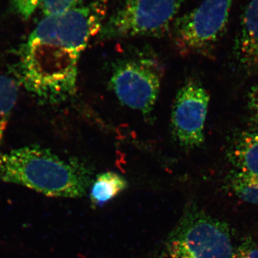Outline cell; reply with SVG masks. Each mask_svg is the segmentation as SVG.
I'll list each match as a JSON object with an SVG mask.
<instances>
[{"mask_svg":"<svg viewBox=\"0 0 258 258\" xmlns=\"http://www.w3.org/2000/svg\"><path fill=\"white\" fill-rule=\"evenodd\" d=\"M228 224L189 203L164 245L166 258H232Z\"/></svg>","mask_w":258,"mask_h":258,"instance_id":"7a4b0ae2","label":"cell"},{"mask_svg":"<svg viewBox=\"0 0 258 258\" xmlns=\"http://www.w3.org/2000/svg\"><path fill=\"white\" fill-rule=\"evenodd\" d=\"M128 186L126 180L115 172L107 171L93 180L90 200L93 207L101 208L123 192Z\"/></svg>","mask_w":258,"mask_h":258,"instance_id":"9c48e42d","label":"cell"},{"mask_svg":"<svg viewBox=\"0 0 258 258\" xmlns=\"http://www.w3.org/2000/svg\"><path fill=\"white\" fill-rule=\"evenodd\" d=\"M43 0H12L13 8L23 19H29L41 6Z\"/></svg>","mask_w":258,"mask_h":258,"instance_id":"5bb4252c","label":"cell"},{"mask_svg":"<svg viewBox=\"0 0 258 258\" xmlns=\"http://www.w3.org/2000/svg\"><path fill=\"white\" fill-rule=\"evenodd\" d=\"M235 54L244 69L258 71V0H250L244 11Z\"/></svg>","mask_w":258,"mask_h":258,"instance_id":"52a82bcc","label":"cell"},{"mask_svg":"<svg viewBox=\"0 0 258 258\" xmlns=\"http://www.w3.org/2000/svg\"><path fill=\"white\" fill-rule=\"evenodd\" d=\"M110 86L122 104L147 115L159 97L160 71L151 59L123 60L115 66Z\"/></svg>","mask_w":258,"mask_h":258,"instance_id":"5b68a950","label":"cell"},{"mask_svg":"<svg viewBox=\"0 0 258 258\" xmlns=\"http://www.w3.org/2000/svg\"><path fill=\"white\" fill-rule=\"evenodd\" d=\"M233 0H204L174 23V37L181 50L208 55L228 24Z\"/></svg>","mask_w":258,"mask_h":258,"instance_id":"277c9868","label":"cell"},{"mask_svg":"<svg viewBox=\"0 0 258 258\" xmlns=\"http://www.w3.org/2000/svg\"><path fill=\"white\" fill-rule=\"evenodd\" d=\"M18 88L11 78L0 75V144L18 99Z\"/></svg>","mask_w":258,"mask_h":258,"instance_id":"8fae6325","label":"cell"},{"mask_svg":"<svg viewBox=\"0 0 258 258\" xmlns=\"http://www.w3.org/2000/svg\"><path fill=\"white\" fill-rule=\"evenodd\" d=\"M232 258H258V244L251 237H245L234 249Z\"/></svg>","mask_w":258,"mask_h":258,"instance_id":"4fadbf2b","label":"cell"},{"mask_svg":"<svg viewBox=\"0 0 258 258\" xmlns=\"http://www.w3.org/2000/svg\"><path fill=\"white\" fill-rule=\"evenodd\" d=\"M232 171L258 176V131H245L231 142L227 154Z\"/></svg>","mask_w":258,"mask_h":258,"instance_id":"ba28073f","label":"cell"},{"mask_svg":"<svg viewBox=\"0 0 258 258\" xmlns=\"http://www.w3.org/2000/svg\"><path fill=\"white\" fill-rule=\"evenodd\" d=\"M210 96L201 83L189 81L178 93L173 103L171 128L181 147L195 149L205 142V126Z\"/></svg>","mask_w":258,"mask_h":258,"instance_id":"8992f818","label":"cell"},{"mask_svg":"<svg viewBox=\"0 0 258 258\" xmlns=\"http://www.w3.org/2000/svg\"><path fill=\"white\" fill-rule=\"evenodd\" d=\"M227 188L245 203L258 205V176L232 171L226 181Z\"/></svg>","mask_w":258,"mask_h":258,"instance_id":"30bf717a","label":"cell"},{"mask_svg":"<svg viewBox=\"0 0 258 258\" xmlns=\"http://www.w3.org/2000/svg\"><path fill=\"white\" fill-rule=\"evenodd\" d=\"M83 0H43L41 5L45 16L60 14L81 6Z\"/></svg>","mask_w":258,"mask_h":258,"instance_id":"7c38bea8","label":"cell"},{"mask_svg":"<svg viewBox=\"0 0 258 258\" xmlns=\"http://www.w3.org/2000/svg\"><path fill=\"white\" fill-rule=\"evenodd\" d=\"M184 0H125L103 24L101 40L160 36L174 23Z\"/></svg>","mask_w":258,"mask_h":258,"instance_id":"3957f363","label":"cell"},{"mask_svg":"<svg viewBox=\"0 0 258 258\" xmlns=\"http://www.w3.org/2000/svg\"><path fill=\"white\" fill-rule=\"evenodd\" d=\"M247 107L253 129L258 131V83L252 86L249 91Z\"/></svg>","mask_w":258,"mask_h":258,"instance_id":"9a60e30c","label":"cell"},{"mask_svg":"<svg viewBox=\"0 0 258 258\" xmlns=\"http://www.w3.org/2000/svg\"><path fill=\"white\" fill-rule=\"evenodd\" d=\"M92 173L77 161H64L48 149L27 146L0 154V181L21 185L51 198H79Z\"/></svg>","mask_w":258,"mask_h":258,"instance_id":"6da1fadb","label":"cell"}]
</instances>
